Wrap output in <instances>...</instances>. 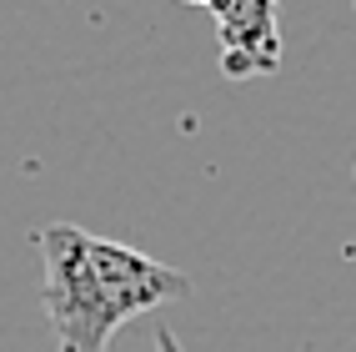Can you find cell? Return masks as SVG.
<instances>
[{"label":"cell","instance_id":"6da1fadb","mask_svg":"<svg viewBox=\"0 0 356 352\" xmlns=\"http://www.w3.org/2000/svg\"><path fill=\"white\" fill-rule=\"evenodd\" d=\"M35 242L45 262L40 307L60 352H106L121 322L156 312L191 292L186 272L165 267L136 247L90 237L70 222L45 227Z\"/></svg>","mask_w":356,"mask_h":352},{"label":"cell","instance_id":"7a4b0ae2","mask_svg":"<svg viewBox=\"0 0 356 352\" xmlns=\"http://www.w3.org/2000/svg\"><path fill=\"white\" fill-rule=\"evenodd\" d=\"M216 20L221 70L231 81L276 76L281 70V26H276V0H206Z\"/></svg>","mask_w":356,"mask_h":352},{"label":"cell","instance_id":"277c9868","mask_svg":"<svg viewBox=\"0 0 356 352\" xmlns=\"http://www.w3.org/2000/svg\"><path fill=\"white\" fill-rule=\"evenodd\" d=\"M191 6H206V0H191Z\"/></svg>","mask_w":356,"mask_h":352},{"label":"cell","instance_id":"3957f363","mask_svg":"<svg viewBox=\"0 0 356 352\" xmlns=\"http://www.w3.org/2000/svg\"><path fill=\"white\" fill-rule=\"evenodd\" d=\"M156 352H181V342H176L171 327H161V332H156Z\"/></svg>","mask_w":356,"mask_h":352}]
</instances>
